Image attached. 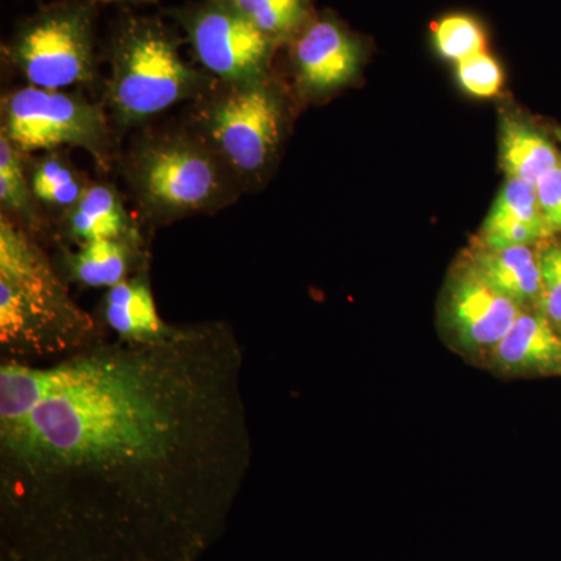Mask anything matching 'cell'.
<instances>
[{
    "label": "cell",
    "mask_w": 561,
    "mask_h": 561,
    "mask_svg": "<svg viewBox=\"0 0 561 561\" xmlns=\"http://www.w3.org/2000/svg\"><path fill=\"white\" fill-rule=\"evenodd\" d=\"M106 337L39 239L0 214V362L49 364Z\"/></svg>",
    "instance_id": "obj_2"
},
{
    "label": "cell",
    "mask_w": 561,
    "mask_h": 561,
    "mask_svg": "<svg viewBox=\"0 0 561 561\" xmlns=\"http://www.w3.org/2000/svg\"><path fill=\"white\" fill-rule=\"evenodd\" d=\"M9 139L0 136V206L2 214L39 239L46 230V217L33 195L28 160Z\"/></svg>",
    "instance_id": "obj_18"
},
{
    "label": "cell",
    "mask_w": 561,
    "mask_h": 561,
    "mask_svg": "<svg viewBox=\"0 0 561 561\" xmlns=\"http://www.w3.org/2000/svg\"><path fill=\"white\" fill-rule=\"evenodd\" d=\"M272 76L241 83L217 80L190 103L184 122L241 184L257 190L278 161L286 136V98Z\"/></svg>",
    "instance_id": "obj_5"
},
{
    "label": "cell",
    "mask_w": 561,
    "mask_h": 561,
    "mask_svg": "<svg viewBox=\"0 0 561 561\" xmlns=\"http://www.w3.org/2000/svg\"><path fill=\"white\" fill-rule=\"evenodd\" d=\"M121 172L151 227L228 208L243 194L224 161L186 124L146 130L121 158Z\"/></svg>",
    "instance_id": "obj_4"
},
{
    "label": "cell",
    "mask_w": 561,
    "mask_h": 561,
    "mask_svg": "<svg viewBox=\"0 0 561 561\" xmlns=\"http://www.w3.org/2000/svg\"><path fill=\"white\" fill-rule=\"evenodd\" d=\"M60 245L80 247L98 239L146 238L142 221L128 213L121 192L111 183H92L73 208L57 219Z\"/></svg>",
    "instance_id": "obj_13"
},
{
    "label": "cell",
    "mask_w": 561,
    "mask_h": 561,
    "mask_svg": "<svg viewBox=\"0 0 561 561\" xmlns=\"http://www.w3.org/2000/svg\"><path fill=\"white\" fill-rule=\"evenodd\" d=\"M485 362L505 376L561 371V334L541 312L523 311Z\"/></svg>",
    "instance_id": "obj_14"
},
{
    "label": "cell",
    "mask_w": 561,
    "mask_h": 561,
    "mask_svg": "<svg viewBox=\"0 0 561 561\" xmlns=\"http://www.w3.org/2000/svg\"><path fill=\"white\" fill-rule=\"evenodd\" d=\"M483 278L522 308L538 305L541 290L540 262L530 247L472 250L470 261Z\"/></svg>",
    "instance_id": "obj_16"
},
{
    "label": "cell",
    "mask_w": 561,
    "mask_h": 561,
    "mask_svg": "<svg viewBox=\"0 0 561 561\" xmlns=\"http://www.w3.org/2000/svg\"><path fill=\"white\" fill-rule=\"evenodd\" d=\"M181 44L186 41L176 28L158 16L127 13L114 24L102 103L116 135L142 127L179 103L197 101L216 83L181 55Z\"/></svg>",
    "instance_id": "obj_3"
},
{
    "label": "cell",
    "mask_w": 561,
    "mask_h": 561,
    "mask_svg": "<svg viewBox=\"0 0 561 561\" xmlns=\"http://www.w3.org/2000/svg\"><path fill=\"white\" fill-rule=\"evenodd\" d=\"M257 31L278 43H289L313 16L312 0H225Z\"/></svg>",
    "instance_id": "obj_20"
},
{
    "label": "cell",
    "mask_w": 561,
    "mask_h": 561,
    "mask_svg": "<svg viewBox=\"0 0 561 561\" xmlns=\"http://www.w3.org/2000/svg\"><path fill=\"white\" fill-rule=\"evenodd\" d=\"M230 323L0 362L2 561H197L251 465Z\"/></svg>",
    "instance_id": "obj_1"
},
{
    "label": "cell",
    "mask_w": 561,
    "mask_h": 561,
    "mask_svg": "<svg viewBox=\"0 0 561 561\" xmlns=\"http://www.w3.org/2000/svg\"><path fill=\"white\" fill-rule=\"evenodd\" d=\"M551 234L540 203L537 186L526 181H507L482 228L481 245L489 249H511L530 247Z\"/></svg>",
    "instance_id": "obj_15"
},
{
    "label": "cell",
    "mask_w": 561,
    "mask_h": 561,
    "mask_svg": "<svg viewBox=\"0 0 561 561\" xmlns=\"http://www.w3.org/2000/svg\"><path fill=\"white\" fill-rule=\"evenodd\" d=\"M289 46L291 76L302 98L323 99L348 87L359 73L362 46L330 14L312 16Z\"/></svg>",
    "instance_id": "obj_10"
},
{
    "label": "cell",
    "mask_w": 561,
    "mask_h": 561,
    "mask_svg": "<svg viewBox=\"0 0 561 561\" xmlns=\"http://www.w3.org/2000/svg\"><path fill=\"white\" fill-rule=\"evenodd\" d=\"M559 138H560V140H561V131L559 133Z\"/></svg>",
    "instance_id": "obj_26"
},
{
    "label": "cell",
    "mask_w": 561,
    "mask_h": 561,
    "mask_svg": "<svg viewBox=\"0 0 561 561\" xmlns=\"http://www.w3.org/2000/svg\"><path fill=\"white\" fill-rule=\"evenodd\" d=\"M522 312V306L483 278L471 262L453 276L446 291V330L457 350L471 356H489Z\"/></svg>",
    "instance_id": "obj_9"
},
{
    "label": "cell",
    "mask_w": 561,
    "mask_h": 561,
    "mask_svg": "<svg viewBox=\"0 0 561 561\" xmlns=\"http://www.w3.org/2000/svg\"><path fill=\"white\" fill-rule=\"evenodd\" d=\"M541 290L538 312H541L561 334V243L546 247L538 254Z\"/></svg>",
    "instance_id": "obj_23"
},
{
    "label": "cell",
    "mask_w": 561,
    "mask_h": 561,
    "mask_svg": "<svg viewBox=\"0 0 561 561\" xmlns=\"http://www.w3.org/2000/svg\"><path fill=\"white\" fill-rule=\"evenodd\" d=\"M106 334L127 343H157L175 334L179 324L162 320L151 289L150 264L103 295L98 312Z\"/></svg>",
    "instance_id": "obj_11"
},
{
    "label": "cell",
    "mask_w": 561,
    "mask_h": 561,
    "mask_svg": "<svg viewBox=\"0 0 561 561\" xmlns=\"http://www.w3.org/2000/svg\"><path fill=\"white\" fill-rule=\"evenodd\" d=\"M501 161L511 179L526 181L534 186L560 165L551 140L511 117L502 122Z\"/></svg>",
    "instance_id": "obj_19"
},
{
    "label": "cell",
    "mask_w": 561,
    "mask_h": 561,
    "mask_svg": "<svg viewBox=\"0 0 561 561\" xmlns=\"http://www.w3.org/2000/svg\"><path fill=\"white\" fill-rule=\"evenodd\" d=\"M457 79L465 91L476 98H493L504 83V70L496 58L486 51L472 55L467 60L457 62Z\"/></svg>",
    "instance_id": "obj_22"
},
{
    "label": "cell",
    "mask_w": 561,
    "mask_h": 561,
    "mask_svg": "<svg viewBox=\"0 0 561 561\" xmlns=\"http://www.w3.org/2000/svg\"><path fill=\"white\" fill-rule=\"evenodd\" d=\"M165 14L183 32L194 62L214 79L241 83L272 76L279 44L225 0H195Z\"/></svg>",
    "instance_id": "obj_8"
},
{
    "label": "cell",
    "mask_w": 561,
    "mask_h": 561,
    "mask_svg": "<svg viewBox=\"0 0 561 561\" xmlns=\"http://www.w3.org/2000/svg\"><path fill=\"white\" fill-rule=\"evenodd\" d=\"M58 271L83 289H111L150 264L146 238L98 239L80 247L60 245Z\"/></svg>",
    "instance_id": "obj_12"
},
{
    "label": "cell",
    "mask_w": 561,
    "mask_h": 561,
    "mask_svg": "<svg viewBox=\"0 0 561 561\" xmlns=\"http://www.w3.org/2000/svg\"><path fill=\"white\" fill-rule=\"evenodd\" d=\"M28 176L41 209L55 210L58 217L73 208L91 184L70 160L66 149L31 157Z\"/></svg>",
    "instance_id": "obj_17"
},
{
    "label": "cell",
    "mask_w": 561,
    "mask_h": 561,
    "mask_svg": "<svg viewBox=\"0 0 561 561\" xmlns=\"http://www.w3.org/2000/svg\"><path fill=\"white\" fill-rule=\"evenodd\" d=\"M538 203L549 231L561 230V165L537 184Z\"/></svg>",
    "instance_id": "obj_24"
},
{
    "label": "cell",
    "mask_w": 561,
    "mask_h": 561,
    "mask_svg": "<svg viewBox=\"0 0 561 561\" xmlns=\"http://www.w3.org/2000/svg\"><path fill=\"white\" fill-rule=\"evenodd\" d=\"M2 61L28 87L94 91L99 83L98 2L58 0L18 24Z\"/></svg>",
    "instance_id": "obj_6"
},
{
    "label": "cell",
    "mask_w": 561,
    "mask_h": 561,
    "mask_svg": "<svg viewBox=\"0 0 561 561\" xmlns=\"http://www.w3.org/2000/svg\"><path fill=\"white\" fill-rule=\"evenodd\" d=\"M432 32L435 49L446 60L460 62L485 51V31L470 14H449L438 21Z\"/></svg>",
    "instance_id": "obj_21"
},
{
    "label": "cell",
    "mask_w": 561,
    "mask_h": 561,
    "mask_svg": "<svg viewBox=\"0 0 561 561\" xmlns=\"http://www.w3.org/2000/svg\"><path fill=\"white\" fill-rule=\"evenodd\" d=\"M98 3H116V5H157L160 0H95Z\"/></svg>",
    "instance_id": "obj_25"
},
{
    "label": "cell",
    "mask_w": 561,
    "mask_h": 561,
    "mask_svg": "<svg viewBox=\"0 0 561 561\" xmlns=\"http://www.w3.org/2000/svg\"><path fill=\"white\" fill-rule=\"evenodd\" d=\"M0 136L25 154L58 149H83L101 171L116 161L117 135L101 102L84 91L14 88L0 102Z\"/></svg>",
    "instance_id": "obj_7"
}]
</instances>
